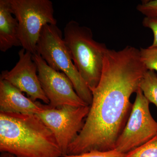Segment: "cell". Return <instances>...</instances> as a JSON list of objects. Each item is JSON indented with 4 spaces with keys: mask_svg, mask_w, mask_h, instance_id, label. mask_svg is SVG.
Segmentation results:
<instances>
[{
    "mask_svg": "<svg viewBox=\"0 0 157 157\" xmlns=\"http://www.w3.org/2000/svg\"><path fill=\"white\" fill-rule=\"evenodd\" d=\"M147 70L137 48L107 49L100 81L91 90L92 103L84 126L67 155L114 150L132 112L130 98Z\"/></svg>",
    "mask_w": 157,
    "mask_h": 157,
    "instance_id": "cell-1",
    "label": "cell"
},
{
    "mask_svg": "<svg viewBox=\"0 0 157 157\" xmlns=\"http://www.w3.org/2000/svg\"><path fill=\"white\" fill-rule=\"evenodd\" d=\"M0 151L18 157L63 156L53 133L36 114L0 112Z\"/></svg>",
    "mask_w": 157,
    "mask_h": 157,
    "instance_id": "cell-2",
    "label": "cell"
},
{
    "mask_svg": "<svg viewBox=\"0 0 157 157\" xmlns=\"http://www.w3.org/2000/svg\"><path fill=\"white\" fill-rule=\"evenodd\" d=\"M63 38L74 65L90 90L98 86L101 78L107 48L94 39L90 28L71 20L64 28Z\"/></svg>",
    "mask_w": 157,
    "mask_h": 157,
    "instance_id": "cell-3",
    "label": "cell"
},
{
    "mask_svg": "<svg viewBox=\"0 0 157 157\" xmlns=\"http://www.w3.org/2000/svg\"><path fill=\"white\" fill-rule=\"evenodd\" d=\"M63 37L56 25H45L37 42L36 53L51 68L66 74L78 97L90 106L93 100L91 91L74 65Z\"/></svg>",
    "mask_w": 157,
    "mask_h": 157,
    "instance_id": "cell-4",
    "label": "cell"
},
{
    "mask_svg": "<svg viewBox=\"0 0 157 157\" xmlns=\"http://www.w3.org/2000/svg\"><path fill=\"white\" fill-rule=\"evenodd\" d=\"M12 14L17 19L21 46L33 55L46 24L57 25L53 4L50 0H10Z\"/></svg>",
    "mask_w": 157,
    "mask_h": 157,
    "instance_id": "cell-5",
    "label": "cell"
},
{
    "mask_svg": "<svg viewBox=\"0 0 157 157\" xmlns=\"http://www.w3.org/2000/svg\"><path fill=\"white\" fill-rule=\"evenodd\" d=\"M90 106L65 105L52 108L46 105L41 113L36 114L53 133L63 156L78 137L89 112Z\"/></svg>",
    "mask_w": 157,
    "mask_h": 157,
    "instance_id": "cell-6",
    "label": "cell"
},
{
    "mask_svg": "<svg viewBox=\"0 0 157 157\" xmlns=\"http://www.w3.org/2000/svg\"><path fill=\"white\" fill-rule=\"evenodd\" d=\"M125 127L118 138L114 150L126 154L146 143L157 135V122L149 109V102L140 87Z\"/></svg>",
    "mask_w": 157,
    "mask_h": 157,
    "instance_id": "cell-7",
    "label": "cell"
},
{
    "mask_svg": "<svg viewBox=\"0 0 157 157\" xmlns=\"http://www.w3.org/2000/svg\"><path fill=\"white\" fill-rule=\"evenodd\" d=\"M33 59L37 65L39 81L49 100V107L89 106L78 97L66 74L51 68L37 53L33 55Z\"/></svg>",
    "mask_w": 157,
    "mask_h": 157,
    "instance_id": "cell-8",
    "label": "cell"
},
{
    "mask_svg": "<svg viewBox=\"0 0 157 157\" xmlns=\"http://www.w3.org/2000/svg\"><path fill=\"white\" fill-rule=\"evenodd\" d=\"M19 60L10 71L2 72L0 78L8 81L21 92L26 93L34 101L39 100L48 105L49 100L43 91L39 81L38 68L33 59V54L24 48L18 52Z\"/></svg>",
    "mask_w": 157,
    "mask_h": 157,
    "instance_id": "cell-9",
    "label": "cell"
},
{
    "mask_svg": "<svg viewBox=\"0 0 157 157\" xmlns=\"http://www.w3.org/2000/svg\"><path fill=\"white\" fill-rule=\"evenodd\" d=\"M46 106L27 98L17 88L0 78V112L38 114Z\"/></svg>",
    "mask_w": 157,
    "mask_h": 157,
    "instance_id": "cell-10",
    "label": "cell"
},
{
    "mask_svg": "<svg viewBox=\"0 0 157 157\" xmlns=\"http://www.w3.org/2000/svg\"><path fill=\"white\" fill-rule=\"evenodd\" d=\"M10 0H0V50L6 52L21 46L17 19L13 16Z\"/></svg>",
    "mask_w": 157,
    "mask_h": 157,
    "instance_id": "cell-11",
    "label": "cell"
},
{
    "mask_svg": "<svg viewBox=\"0 0 157 157\" xmlns=\"http://www.w3.org/2000/svg\"><path fill=\"white\" fill-rule=\"evenodd\" d=\"M139 87L149 103L154 104L157 107V75L154 71H146Z\"/></svg>",
    "mask_w": 157,
    "mask_h": 157,
    "instance_id": "cell-12",
    "label": "cell"
},
{
    "mask_svg": "<svg viewBox=\"0 0 157 157\" xmlns=\"http://www.w3.org/2000/svg\"><path fill=\"white\" fill-rule=\"evenodd\" d=\"M124 157H157V135L143 145L126 154Z\"/></svg>",
    "mask_w": 157,
    "mask_h": 157,
    "instance_id": "cell-13",
    "label": "cell"
},
{
    "mask_svg": "<svg viewBox=\"0 0 157 157\" xmlns=\"http://www.w3.org/2000/svg\"><path fill=\"white\" fill-rule=\"evenodd\" d=\"M140 58L147 70L157 72V48H140Z\"/></svg>",
    "mask_w": 157,
    "mask_h": 157,
    "instance_id": "cell-14",
    "label": "cell"
},
{
    "mask_svg": "<svg viewBox=\"0 0 157 157\" xmlns=\"http://www.w3.org/2000/svg\"><path fill=\"white\" fill-rule=\"evenodd\" d=\"M136 9L146 17L157 18V0L144 1L139 4Z\"/></svg>",
    "mask_w": 157,
    "mask_h": 157,
    "instance_id": "cell-15",
    "label": "cell"
},
{
    "mask_svg": "<svg viewBox=\"0 0 157 157\" xmlns=\"http://www.w3.org/2000/svg\"><path fill=\"white\" fill-rule=\"evenodd\" d=\"M125 155L115 150L107 151H92L77 155H70L61 157H124Z\"/></svg>",
    "mask_w": 157,
    "mask_h": 157,
    "instance_id": "cell-16",
    "label": "cell"
},
{
    "mask_svg": "<svg viewBox=\"0 0 157 157\" xmlns=\"http://www.w3.org/2000/svg\"><path fill=\"white\" fill-rule=\"evenodd\" d=\"M144 26L151 29L154 34V40L151 48H157V18L145 17L142 21Z\"/></svg>",
    "mask_w": 157,
    "mask_h": 157,
    "instance_id": "cell-17",
    "label": "cell"
},
{
    "mask_svg": "<svg viewBox=\"0 0 157 157\" xmlns=\"http://www.w3.org/2000/svg\"><path fill=\"white\" fill-rule=\"evenodd\" d=\"M0 157H18L8 152H1Z\"/></svg>",
    "mask_w": 157,
    "mask_h": 157,
    "instance_id": "cell-18",
    "label": "cell"
}]
</instances>
